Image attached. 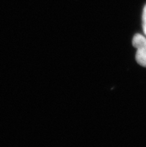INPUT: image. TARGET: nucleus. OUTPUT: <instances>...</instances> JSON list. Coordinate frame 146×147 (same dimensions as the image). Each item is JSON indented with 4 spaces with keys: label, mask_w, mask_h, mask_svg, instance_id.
Listing matches in <instances>:
<instances>
[{
    "label": "nucleus",
    "mask_w": 146,
    "mask_h": 147,
    "mask_svg": "<svg viewBox=\"0 0 146 147\" xmlns=\"http://www.w3.org/2000/svg\"><path fill=\"white\" fill-rule=\"evenodd\" d=\"M133 46L137 49L136 61L139 65L146 67V37L137 34L133 37Z\"/></svg>",
    "instance_id": "f257e3e1"
},
{
    "label": "nucleus",
    "mask_w": 146,
    "mask_h": 147,
    "mask_svg": "<svg viewBox=\"0 0 146 147\" xmlns=\"http://www.w3.org/2000/svg\"><path fill=\"white\" fill-rule=\"evenodd\" d=\"M143 32H144L145 34L146 35V5L144 7V9L143 11Z\"/></svg>",
    "instance_id": "f03ea898"
}]
</instances>
